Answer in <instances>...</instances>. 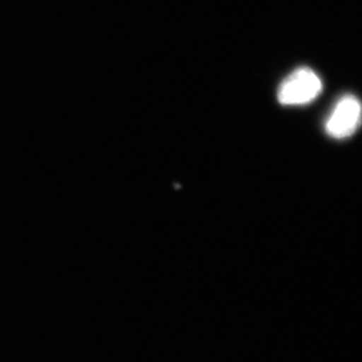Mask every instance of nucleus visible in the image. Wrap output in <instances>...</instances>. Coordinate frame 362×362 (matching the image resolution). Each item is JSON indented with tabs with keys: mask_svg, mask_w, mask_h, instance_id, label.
I'll list each match as a JSON object with an SVG mask.
<instances>
[{
	"mask_svg": "<svg viewBox=\"0 0 362 362\" xmlns=\"http://www.w3.org/2000/svg\"><path fill=\"white\" fill-rule=\"evenodd\" d=\"M322 92L320 77L308 67L293 71L279 85L276 98L284 106H299L315 100Z\"/></svg>",
	"mask_w": 362,
	"mask_h": 362,
	"instance_id": "f257e3e1",
	"label": "nucleus"
},
{
	"mask_svg": "<svg viewBox=\"0 0 362 362\" xmlns=\"http://www.w3.org/2000/svg\"><path fill=\"white\" fill-rule=\"evenodd\" d=\"M362 122V104L352 94L340 98L325 122L326 133L334 139H346L358 131Z\"/></svg>",
	"mask_w": 362,
	"mask_h": 362,
	"instance_id": "f03ea898",
	"label": "nucleus"
}]
</instances>
